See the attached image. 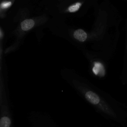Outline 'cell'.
Instances as JSON below:
<instances>
[{
	"label": "cell",
	"mask_w": 127,
	"mask_h": 127,
	"mask_svg": "<svg viewBox=\"0 0 127 127\" xmlns=\"http://www.w3.org/2000/svg\"><path fill=\"white\" fill-rule=\"evenodd\" d=\"M81 93L85 99L100 111L108 116L113 120H118L117 115L115 111L100 95H98L95 92L88 89H82Z\"/></svg>",
	"instance_id": "cell-1"
},
{
	"label": "cell",
	"mask_w": 127,
	"mask_h": 127,
	"mask_svg": "<svg viewBox=\"0 0 127 127\" xmlns=\"http://www.w3.org/2000/svg\"><path fill=\"white\" fill-rule=\"evenodd\" d=\"M1 118L0 120V127H11V121L8 115H6L5 112V106H1Z\"/></svg>",
	"instance_id": "cell-2"
},
{
	"label": "cell",
	"mask_w": 127,
	"mask_h": 127,
	"mask_svg": "<svg viewBox=\"0 0 127 127\" xmlns=\"http://www.w3.org/2000/svg\"><path fill=\"white\" fill-rule=\"evenodd\" d=\"M125 34V44L124 49V55L123 58V73H127V17L125 20L124 25Z\"/></svg>",
	"instance_id": "cell-3"
},
{
	"label": "cell",
	"mask_w": 127,
	"mask_h": 127,
	"mask_svg": "<svg viewBox=\"0 0 127 127\" xmlns=\"http://www.w3.org/2000/svg\"><path fill=\"white\" fill-rule=\"evenodd\" d=\"M74 38L80 42H84L87 37L86 33L81 29L75 30L73 33Z\"/></svg>",
	"instance_id": "cell-4"
},
{
	"label": "cell",
	"mask_w": 127,
	"mask_h": 127,
	"mask_svg": "<svg viewBox=\"0 0 127 127\" xmlns=\"http://www.w3.org/2000/svg\"><path fill=\"white\" fill-rule=\"evenodd\" d=\"M92 71L94 74L99 76H103L104 74V69L102 64L99 62H95L92 68Z\"/></svg>",
	"instance_id": "cell-5"
},
{
	"label": "cell",
	"mask_w": 127,
	"mask_h": 127,
	"mask_svg": "<svg viewBox=\"0 0 127 127\" xmlns=\"http://www.w3.org/2000/svg\"><path fill=\"white\" fill-rule=\"evenodd\" d=\"M35 22L33 19H25L21 23V28L23 31H28L33 27Z\"/></svg>",
	"instance_id": "cell-6"
},
{
	"label": "cell",
	"mask_w": 127,
	"mask_h": 127,
	"mask_svg": "<svg viewBox=\"0 0 127 127\" xmlns=\"http://www.w3.org/2000/svg\"><path fill=\"white\" fill-rule=\"evenodd\" d=\"M82 3L80 2H76L73 4H72V5H70V6L68 7V11L69 12H75L76 11H77L80 7V6H81Z\"/></svg>",
	"instance_id": "cell-7"
},
{
	"label": "cell",
	"mask_w": 127,
	"mask_h": 127,
	"mask_svg": "<svg viewBox=\"0 0 127 127\" xmlns=\"http://www.w3.org/2000/svg\"><path fill=\"white\" fill-rule=\"evenodd\" d=\"M11 5V1H3L1 2L0 4V7L1 9L7 8Z\"/></svg>",
	"instance_id": "cell-8"
},
{
	"label": "cell",
	"mask_w": 127,
	"mask_h": 127,
	"mask_svg": "<svg viewBox=\"0 0 127 127\" xmlns=\"http://www.w3.org/2000/svg\"><path fill=\"white\" fill-rule=\"evenodd\" d=\"M123 1H124L125 2H127V0H122Z\"/></svg>",
	"instance_id": "cell-9"
}]
</instances>
